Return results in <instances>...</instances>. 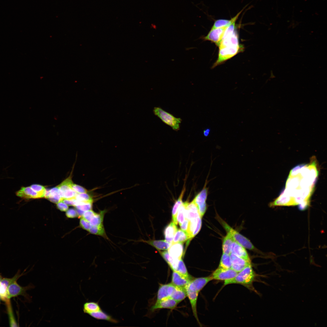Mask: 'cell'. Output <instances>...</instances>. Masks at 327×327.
I'll return each mask as SVG.
<instances>
[{
	"mask_svg": "<svg viewBox=\"0 0 327 327\" xmlns=\"http://www.w3.org/2000/svg\"><path fill=\"white\" fill-rule=\"evenodd\" d=\"M57 206L58 208L61 211H65L68 208V205L62 201L57 203Z\"/></svg>",
	"mask_w": 327,
	"mask_h": 327,
	"instance_id": "44",
	"label": "cell"
},
{
	"mask_svg": "<svg viewBox=\"0 0 327 327\" xmlns=\"http://www.w3.org/2000/svg\"><path fill=\"white\" fill-rule=\"evenodd\" d=\"M170 255L173 259L177 260L182 259L184 249L183 243H172L168 249Z\"/></svg>",
	"mask_w": 327,
	"mask_h": 327,
	"instance_id": "13",
	"label": "cell"
},
{
	"mask_svg": "<svg viewBox=\"0 0 327 327\" xmlns=\"http://www.w3.org/2000/svg\"><path fill=\"white\" fill-rule=\"evenodd\" d=\"M218 47V58L213 68L231 58L241 51L237 32L234 31L231 35L222 40Z\"/></svg>",
	"mask_w": 327,
	"mask_h": 327,
	"instance_id": "1",
	"label": "cell"
},
{
	"mask_svg": "<svg viewBox=\"0 0 327 327\" xmlns=\"http://www.w3.org/2000/svg\"><path fill=\"white\" fill-rule=\"evenodd\" d=\"M234 240L231 236L229 233L227 234L223 238L222 245L223 253L230 254L231 253V248L232 244Z\"/></svg>",
	"mask_w": 327,
	"mask_h": 327,
	"instance_id": "31",
	"label": "cell"
},
{
	"mask_svg": "<svg viewBox=\"0 0 327 327\" xmlns=\"http://www.w3.org/2000/svg\"><path fill=\"white\" fill-rule=\"evenodd\" d=\"M73 190L77 193H87V190L83 187L73 183L72 186Z\"/></svg>",
	"mask_w": 327,
	"mask_h": 327,
	"instance_id": "42",
	"label": "cell"
},
{
	"mask_svg": "<svg viewBox=\"0 0 327 327\" xmlns=\"http://www.w3.org/2000/svg\"><path fill=\"white\" fill-rule=\"evenodd\" d=\"M30 187L38 194L40 198L44 197L46 190L44 186L38 184H33Z\"/></svg>",
	"mask_w": 327,
	"mask_h": 327,
	"instance_id": "39",
	"label": "cell"
},
{
	"mask_svg": "<svg viewBox=\"0 0 327 327\" xmlns=\"http://www.w3.org/2000/svg\"><path fill=\"white\" fill-rule=\"evenodd\" d=\"M107 212L106 210L100 211L98 213L95 212L89 220L92 226H98L103 224L104 215Z\"/></svg>",
	"mask_w": 327,
	"mask_h": 327,
	"instance_id": "24",
	"label": "cell"
},
{
	"mask_svg": "<svg viewBox=\"0 0 327 327\" xmlns=\"http://www.w3.org/2000/svg\"><path fill=\"white\" fill-rule=\"evenodd\" d=\"M191 238L188 233L182 230H177L174 236L172 243H183Z\"/></svg>",
	"mask_w": 327,
	"mask_h": 327,
	"instance_id": "28",
	"label": "cell"
},
{
	"mask_svg": "<svg viewBox=\"0 0 327 327\" xmlns=\"http://www.w3.org/2000/svg\"><path fill=\"white\" fill-rule=\"evenodd\" d=\"M226 28H219L211 29L208 34L201 38L204 41H209L214 43L219 46L222 40Z\"/></svg>",
	"mask_w": 327,
	"mask_h": 327,
	"instance_id": "9",
	"label": "cell"
},
{
	"mask_svg": "<svg viewBox=\"0 0 327 327\" xmlns=\"http://www.w3.org/2000/svg\"><path fill=\"white\" fill-rule=\"evenodd\" d=\"M88 231L91 234L102 236L107 239H109L106 234L103 224L98 226H92Z\"/></svg>",
	"mask_w": 327,
	"mask_h": 327,
	"instance_id": "33",
	"label": "cell"
},
{
	"mask_svg": "<svg viewBox=\"0 0 327 327\" xmlns=\"http://www.w3.org/2000/svg\"><path fill=\"white\" fill-rule=\"evenodd\" d=\"M213 280L211 275L207 276L193 279L185 288L199 293L208 283Z\"/></svg>",
	"mask_w": 327,
	"mask_h": 327,
	"instance_id": "7",
	"label": "cell"
},
{
	"mask_svg": "<svg viewBox=\"0 0 327 327\" xmlns=\"http://www.w3.org/2000/svg\"><path fill=\"white\" fill-rule=\"evenodd\" d=\"M256 274L251 264L245 267L238 272L234 278L224 280L223 286L232 284H241L246 287L252 289V284L254 281Z\"/></svg>",
	"mask_w": 327,
	"mask_h": 327,
	"instance_id": "2",
	"label": "cell"
},
{
	"mask_svg": "<svg viewBox=\"0 0 327 327\" xmlns=\"http://www.w3.org/2000/svg\"><path fill=\"white\" fill-rule=\"evenodd\" d=\"M210 132V130L209 128H206L204 130L203 134L205 137H207L209 135Z\"/></svg>",
	"mask_w": 327,
	"mask_h": 327,
	"instance_id": "46",
	"label": "cell"
},
{
	"mask_svg": "<svg viewBox=\"0 0 327 327\" xmlns=\"http://www.w3.org/2000/svg\"><path fill=\"white\" fill-rule=\"evenodd\" d=\"M16 195L20 198L25 199L39 198L38 194L30 187H21L15 192Z\"/></svg>",
	"mask_w": 327,
	"mask_h": 327,
	"instance_id": "15",
	"label": "cell"
},
{
	"mask_svg": "<svg viewBox=\"0 0 327 327\" xmlns=\"http://www.w3.org/2000/svg\"><path fill=\"white\" fill-rule=\"evenodd\" d=\"M93 203H82L75 206L76 208L83 211L85 212L91 210Z\"/></svg>",
	"mask_w": 327,
	"mask_h": 327,
	"instance_id": "40",
	"label": "cell"
},
{
	"mask_svg": "<svg viewBox=\"0 0 327 327\" xmlns=\"http://www.w3.org/2000/svg\"><path fill=\"white\" fill-rule=\"evenodd\" d=\"M187 296V294L185 288L176 286V289L170 298L173 299L179 303L184 300Z\"/></svg>",
	"mask_w": 327,
	"mask_h": 327,
	"instance_id": "27",
	"label": "cell"
},
{
	"mask_svg": "<svg viewBox=\"0 0 327 327\" xmlns=\"http://www.w3.org/2000/svg\"><path fill=\"white\" fill-rule=\"evenodd\" d=\"M185 217L186 219L189 221L201 217L197 206L193 200L191 202L189 203L188 201L187 203Z\"/></svg>",
	"mask_w": 327,
	"mask_h": 327,
	"instance_id": "19",
	"label": "cell"
},
{
	"mask_svg": "<svg viewBox=\"0 0 327 327\" xmlns=\"http://www.w3.org/2000/svg\"><path fill=\"white\" fill-rule=\"evenodd\" d=\"M168 284H161L159 286L156 301L169 298L168 292Z\"/></svg>",
	"mask_w": 327,
	"mask_h": 327,
	"instance_id": "36",
	"label": "cell"
},
{
	"mask_svg": "<svg viewBox=\"0 0 327 327\" xmlns=\"http://www.w3.org/2000/svg\"><path fill=\"white\" fill-rule=\"evenodd\" d=\"M175 271L187 278L191 279H193L189 274L185 264L182 259L179 260L177 267Z\"/></svg>",
	"mask_w": 327,
	"mask_h": 327,
	"instance_id": "37",
	"label": "cell"
},
{
	"mask_svg": "<svg viewBox=\"0 0 327 327\" xmlns=\"http://www.w3.org/2000/svg\"><path fill=\"white\" fill-rule=\"evenodd\" d=\"M178 303L177 302L169 297L156 301L155 303L151 307L150 310L153 312L158 309H173L176 307Z\"/></svg>",
	"mask_w": 327,
	"mask_h": 327,
	"instance_id": "10",
	"label": "cell"
},
{
	"mask_svg": "<svg viewBox=\"0 0 327 327\" xmlns=\"http://www.w3.org/2000/svg\"><path fill=\"white\" fill-rule=\"evenodd\" d=\"M232 263L230 255L223 253L218 267L225 269L231 268Z\"/></svg>",
	"mask_w": 327,
	"mask_h": 327,
	"instance_id": "35",
	"label": "cell"
},
{
	"mask_svg": "<svg viewBox=\"0 0 327 327\" xmlns=\"http://www.w3.org/2000/svg\"><path fill=\"white\" fill-rule=\"evenodd\" d=\"M80 224L83 229L88 231L92 226L90 222L83 217H81Z\"/></svg>",
	"mask_w": 327,
	"mask_h": 327,
	"instance_id": "41",
	"label": "cell"
},
{
	"mask_svg": "<svg viewBox=\"0 0 327 327\" xmlns=\"http://www.w3.org/2000/svg\"><path fill=\"white\" fill-rule=\"evenodd\" d=\"M5 304L8 315L10 326V327H18V324L14 315L10 300L5 302Z\"/></svg>",
	"mask_w": 327,
	"mask_h": 327,
	"instance_id": "32",
	"label": "cell"
},
{
	"mask_svg": "<svg viewBox=\"0 0 327 327\" xmlns=\"http://www.w3.org/2000/svg\"><path fill=\"white\" fill-rule=\"evenodd\" d=\"M188 202H183L179 208L176 218L177 224L178 223L180 225L186 219V206Z\"/></svg>",
	"mask_w": 327,
	"mask_h": 327,
	"instance_id": "34",
	"label": "cell"
},
{
	"mask_svg": "<svg viewBox=\"0 0 327 327\" xmlns=\"http://www.w3.org/2000/svg\"><path fill=\"white\" fill-rule=\"evenodd\" d=\"M189 223V220L187 219H185L183 222L180 225L181 229L187 232Z\"/></svg>",
	"mask_w": 327,
	"mask_h": 327,
	"instance_id": "45",
	"label": "cell"
},
{
	"mask_svg": "<svg viewBox=\"0 0 327 327\" xmlns=\"http://www.w3.org/2000/svg\"><path fill=\"white\" fill-rule=\"evenodd\" d=\"M176 225L173 222H171L166 226L164 231L165 240L171 244L174 235L177 230Z\"/></svg>",
	"mask_w": 327,
	"mask_h": 327,
	"instance_id": "21",
	"label": "cell"
},
{
	"mask_svg": "<svg viewBox=\"0 0 327 327\" xmlns=\"http://www.w3.org/2000/svg\"><path fill=\"white\" fill-rule=\"evenodd\" d=\"M201 217L189 221L187 232L191 239L195 236L200 231L201 226L202 220Z\"/></svg>",
	"mask_w": 327,
	"mask_h": 327,
	"instance_id": "16",
	"label": "cell"
},
{
	"mask_svg": "<svg viewBox=\"0 0 327 327\" xmlns=\"http://www.w3.org/2000/svg\"><path fill=\"white\" fill-rule=\"evenodd\" d=\"M172 271L171 283L176 286L185 288L192 280L183 276L176 271Z\"/></svg>",
	"mask_w": 327,
	"mask_h": 327,
	"instance_id": "17",
	"label": "cell"
},
{
	"mask_svg": "<svg viewBox=\"0 0 327 327\" xmlns=\"http://www.w3.org/2000/svg\"><path fill=\"white\" fill-rule=\"evenodd\" d=\"M73 183L70 176L58 186L62 198L69 197L73 195L74 192L72 188Z\"/></svg>",
	"mask_w": 327,
	"mask_h": 327,
	"instance_id": "11",
	"label": "cell"
},
{
	"mask_svg": "<svg viewBox=\"0 0 327 327\" xmlns=\"http://www.w3.org/2000/svg\"><path fill=\"white\" fill-rule=\"evenodd\" d=\"M2 278H3L2 277V276L0 274V284L1 280H2Z\"/></svg>",
	"mask_w": 327,
	"mask_h": 327,
	"instance_id": "47",
	"label": "cell"
},
{
	"mask_svg": "<svg viewBox=\"0 0 327 327\" xmlns=\"http://www.w3.org/2000/svg\"><path fill=\"white\" fill-rule=\"evenodd\" d=\"M143 241L159 250H167L171 244V243L168 242L165 240H150Z\"/></svg>",
	"mask_w": 327,
	"mask_h": 327,
	"instance_id": "25",
	"label": "cell"
},
{
	"mask_svg": "<svg viewBox=\"0 0 327 327\" xmlns=\"http://www.w3.org/2000/svg\"><path fill=\"white\" fill-rule=\"evenodd\" d=\"M206 181L202 189L196 195L193 200L197 206L201 217L204 215L207 209L206 200L208 194V189L206 187Z\"/></svg>",
	"mask_w": 327,
	"mask_h": 327,
	"instance_id": "6",
	"label": "cell"
},
{
	"mask_svg": "<svg viewBox=\"0 0 327 327\" xmlns=\"http://www.w3.org/2000/svg\"><path fill=\"white\" fill-rule=\"evenodd\" d=\"M186 191V187L184 186L182 189L179 197L175 201L172 208V218L173 221L177 224L176 220L177 212L180 206L183 202L182 199Z\"/></svg>",
	"mask_w": 327,
	"mask_h": 327,
	"instance_id": "22",
	"label": "cell"
},
{
	"mask_svg": "<svg viewBox=\"0 0 327 327\" xmlns=\"http://www.w3.org/2000/svg\"><path fill=\"white\" fill-rule=\"evenodd\" d=\"M238 272L231 268L218 267L211 275L213 280H225L235 277Z\"/></svg>",
	"mask_w": 327,
	"mask_h": 327,
	"instance_id": "8",
	"label": "cell"
},
{
	"mask_svg": "<svg viewBox=\"0 0 327 327\" xmlns=\"http://www.w3.org/2000/svg\"><path fill=\"white\" fill-rule=\"evenodd\" d=\"M161 255L168 263L172 270H176L179 262V260L175 259L169 255L168 252H160Z\"/></svg>",
	"mask_w": 327,
	"mask_h": 327,
	"instance_id": "30",
	"label": "cell"
},
{
	"mask_svg": "<svg viewBox=\"0 0 327 327\" xmlns=\"http://www.w3.org/2000/svg\"><path fill=\"white\" fill-rule=\"evenodd\" d=\"M231 253L247 260L251 261L249 256L245 248L234 240L231 245Z\"/></svg>",
	"mask_w": 327,
	"mask_h": 327,
	"instance_id": "14",
	"label": "cell"
},
{
	"mask_svg": "<svg viewBox=\"0 0 327 327\" xmlns=\"http://www.w3.org/2000/svg\"><path fill=\"white\" fill-rule=\"evenodd\" d=\"M218 219L227 233L229 234L234 241L245 248L250 250L255 249V247L249 239L233 229L220 218H218Z\"/></svg>",
	"mask_w": 327,
	"mask_h": 327,
	"instance_id": "3",
	"label": "cell"
},
{
	"mask_svg": "<svg viewBox=\"0 0 327 327\" xmlns=\"http://www.w3.org/2000/svg\"><path fill=\"white\" fill-rule=\"evenodd\" d=\"M44 197L51 201L55 203L62 201L63 199L61 197L58 187L56 186L50 190H46Z\"/></svg>",
	"mask_w": 327,
	"mask_h": 327,
	"instance_id": "20",
	"label": "cell"
},
{
	"mask_svg": "<svg viewBox=\"0 0 327 327\" xmlns=\"http://www.w3.org/2000/svg\"><path fill=\"white\" fill-rule=\"evenodd\" d=\"M75 199L82 203H93L92 197L87 193H77Z\"/></svg>",
	"mask_w": 327,
	"mask_h": 327,
	"instance_id": "38",
	"label": "cell"
},
{
	"mask_svg": "<svg viewBox=\"0 0 327 327\" xmlns=\"http://www.w3.org/2000/svg\"><path fill=\"white\" fill-rule=\"evenodd\" d=\"M101 309L98 303L94 302H87L83 305V310L84 313L89 314L97 312Z\"/></svg>",
	"mask_w": 327,
	"mask_h": 327,
	"instance_id": "29",
	"label": "cell"
},
{
	"mask_svg": "<svg viewBox=\"0 0 327 327\" xmlns=\"http://www.w3.org/2000/svg\"><path fill=\"white\" fill-rule=\"evenodd\" d=\"M17 281H15L10 284L8 287L7 293L8 298L9 299L17 296H23L28 300H30L31 298L29 295L27 293V290L32 288L34 286L29 285L25 287H22L18 284Z\"/></svg>",
	"mask_w": 327,
	"mask_h": 327,
	"instance_id": "5",
	"label": "cell"
},
{
	"mask_svg": "<svg viewBox=\"0 0 327 327\" xmlns=\"http://www.w3.org/2000/svg\"><path fill=\"white\" fill-rule=\"evenodd\" d=\"M88 315L98 320H106L114 323H117L118 322L117 320L113 318L102 309L97 312L91 313Z\"/></svg>",
	"mask_w": 327,
	"mask_h": 327,
	"instance_id": "23",
	"label": "cell"
},
{
	"mask_svg": "<svg viewBox=\"0 0 327 327\" xmlns=\"http://www.w3.org/2000/svg\"><path fill=\"white\" fill-rule=\"evenodd\" d=\"M185 289L187 296L188 298L191 305L193 315L199 325L201 326V324L198 318L197 309V301L199 292L196 291H191L187 289Z\"/></svg>",
	"mask_w": 327,
	"mask_h": 327,
	"instance_id": "18",
	"label": "cell"
},
{
	"mask_svg": "<svg viewBox=\"0 0 327 327\" xmlns=\"http://www.w3.org/2000/svg\"><path fill=\"white\" fill-rule=\"evenodd\" d=\"M154 114L159 117L166 124L170 126L174 130L177 131L180 128L182 119L177 118L160 107H154Z\"/></svg>",
	"mask_w": 327,
	"mask_h": 327,
	"instance_id": "4",
	"label": "cell"
},
{
	"mask_svg": "<svg viewBox=\"0 0 327 327\" xmlns=\"http://www.w3.org/2000/svg\"><path fill=\"white\" fill-rule=\"evenodd\" d=\"M242 11L243 10H241L235 17L230 20L220 19L216 20L211 29L227 28L233 22L236 21Z\"/></svg>",
	"mask_w": 327,
	"mask_h": 327,
	"instance_id": "26",
	"label": "cell"
},
{
	"mask_svg": "<svg viewBox=\"0 0 327 327\" xmlns=\"http://www.w3.org/2000/svg\"><path fill=\"white\" fill-rule=\"evenodd\" d=\"M230 256L232 263L231 268L238 272L246 266L251 264L249 261L231 253Z\"/></svg>",
	"mask_w": 327,
	"mask_h": 327,
	"instance_id": "12",
	"label": "cell"
},
{
	"mask_svg": "<svg viewBox=\"0 0 327 327\" xmlns=\"http://www.w3.org/2000/svg\"><path fill=\"white\" fill-rule=\"evenodd\" d=\"M66 214L67 217L70 218H75L78 216L76 210L73 208L67 210Z\"/></svg>",
	"mask_w": 327,
	"mask_h": 327,
	"instance_id": "43",
	"label": "cell"
}]
</instances>
